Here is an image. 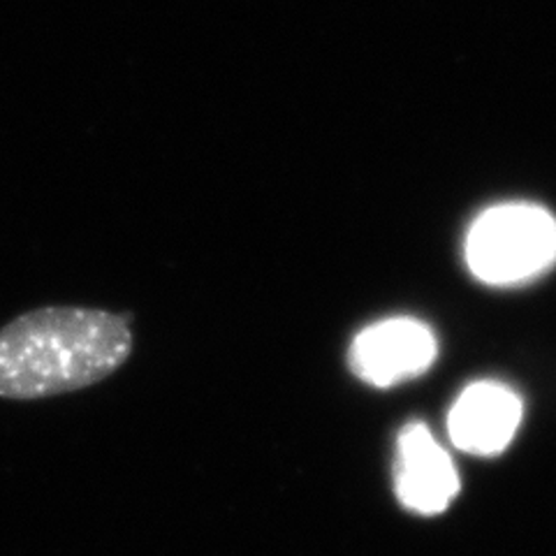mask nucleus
Masks as SVG:
<instances>
[{"label":"nucleus","mask_w":556,"mask_h":556,"mask_svg":"<svg viewBox=\"0 0 556 556\" xmlns=\"http://www.w3.org/2000/svg\"><path fill=\"white\" fill-rule=\"evenodd\" d=\"M521 420L519 399L496 382H476L447 417L450 439L468 455L490 457L506 450Z\"/></svg>","instance_id":"5"},{"label":"nucleus","mask_w":556,"mask_h":556,"mask_svg":"<svg viewBox=\"0 0 556 556\" xmlns=\"http://www.w3.org/2000/svg\"><path fill=\"white\" fill-rule=\"evenodd\" d=\"M466 260L484 283L527 281L554 265L556 220L533 204L494 206L468 235Z\"/></svg>","instance_id":"2"},{"label":"nucleus","mask_w":556,"mask_h":556,"mask_svg":"<svg viewBox=\"0 0 556 556\" xmlns=\"http://www.w3.org/2000/svg\"><path fill=\"white\" fill-rule=\"evenodd\" d=\"M437 357V339L429 329L408 318H394L371 325L357 334L348 353L353 374L376 388L425 374Z\"/></svg>","instance_id":"3"},{"label":"nucleus","mask_w":556,"mask_h":556,"mask_svg":"<svg viewBox=\"0 0 556 556\" xmlns=\"http://www.w3.org/2000/svg\"><path fill=\"white\" fill-rule=\"evenodd\" d=\"M394 484L399 501L420 515L443 513L459 492L455 466L425 425H408L399 437Z\"/></svg>","instance_id":"4"},{"label":"nucleus","mask_w":556,"mask_h":556,"mask_svg":"<svg viewBox=\"0 0 556 556\" xmlns=\"http://www.w3.org/2000/svg\"><path fill=\"white\" fill-rule=\"evenodd\" d=\"M128 313L89 306L33 308L0 327V396L38 402L93 388L132 355Z\"/></svg>","instance_id":"1"}]
</instances>
